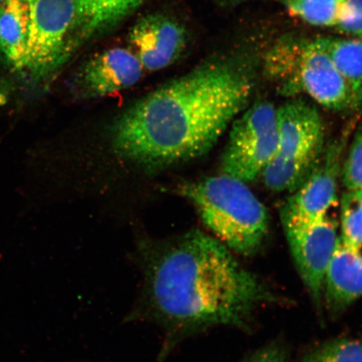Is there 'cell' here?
I'll return each mask as SVG.
<instances>
[{"instance_id": "obj_22", "label": "cell", "mask_w": 362, "mask_h": 362, "mask_svg": "<svg viewBox=\"0 0 362 362\" xmlns=\"http://www.w3.org/2000/svg\"><path fill=\"white\" fill-rule=\"evenodd\" d=\"M243 362H288V355L282 345L274 343L253 353Z\"/></svg>"}, {"instance_id": "obj_7", "label": "cell", "mask_w": 362, "mask_h": 362, "mask_svg": "<svg viewBox=\"0 0 362 362\" xmlns=\"http://www.w3.org/2000/svg\"><path fill=\"white\" fill-rule=\"evenodd\" d=\"M342 149L339 144L330 148L323 162L292 192L281 211L284 229L310 226L329 215L337 199Z\"/></svg>"}, {"instance_id": "obj_15", "label": "cell", "mask_w": 362, "mask_h": 362, "mask_svg": "<svg viewBox=\"0 0 362 362\" xmlns=\"http://www.w3.org/2000/svg\"><path fill=\"white\" fill-rule=\"evenodd\" d=\"M332 59L357 104L362 107V40L351 37L315 38Z\"/></svg>"}, {"instance_id": "obj_11", "label": "cell", "mask_w": 362, "mask_h": 362, "mask_svg": "<svg viewBox=\"0 0 362 362\" xmlns=\"http://www.w3.org/2000/svg\"><path fill=\"white\" fill-rule=\"evenodd\" d=\"M278 151L276 156L296 158L322 151L325 129L313 104L293 98L277 107Z\"/></svg>"}, {"instance_id": "obj_17", "label": "cell", "mask_w": 362, "mask_h": 362, "mask_svg": "<svg viewBox=\"0 0 362 362\" xmlns=\"http://www.w3.org/2000/svg\"><path fill=\"white\" fill-rule=\"evenodd\" d=\"M288 13L307 24L337 29L345 15V1L281 0Z\"/></svg>"}, {"instance_id": "obj_12", "label": "cell", "mask_w": 362, "mask_h": 362, "mask_svg": "<svg viewBox=\"0 0 362 362\" xmlns=\"http://www.w3.org/2000/svg\"><path fill=\"white\" fill-rule=\"evenodd\" d=\"M362 297V255L341 240L325 276L323 301L339 313Z\"/></svg>"}, {"instance_id": "obj_20", "label": "cell", "mask_w": 362, "mask_h": 362, "mask_svg": "<svg viewBox=\"0 0 362 362\" xmlns=\"http://www.w3.org/2000/svg\"><path fill=\"white\" fill-rule=\"evenodd\" d=\"M339 177L346 191H362V126L351 140Z\"/></svg>"}, {"instance_id": "obj_16", "label": "cell", "mask_w": 362, "mask_h": 362, "mask_svg": "<svg viewBox=\"0 0 362 362\" xmlns=\"http://www.w3.org/2000/svg\"><path fill=\"white\" fill-rule=\"evenodd\" d=\"M320 153L296 158L274 156L261 175L266 187L274 192H293L318 165Z\"/></svg>"}, {"instance_id": "obj_1", "label": "cell", "mask_w": 362, "mask_h": 362, "mask_svg": "<svg viewBox=\"0 0 362 362\" xmlns=\"http://www.w3.org/2000/svg\"><path fill=\"white\" fill-rule=\"evenodd\" d=\"M137 257L141 292L130 317L162 329V356L216 325L241 327L257 307L273 298L228 247L199 230L142 240Z\"/></svg>"}, {"instance_id": "obj_9", "label": "cell", "mask_w": 362, "mask_h": 362, "mask_svg": "<svg viewBox=\"0 0 362 362\" xmlns=\"http://www.w3.org/2000/svg\"><path fill=\"white\" fill-rule=\"evenodd\" d=\"M144 68L133 51L107 49L90 58L71 81L72 94L81 100L110 96L134 87L142 78Z\"/></svg>"}, {"instance_id": "obj_10", "label": "cell", "mask_w": 362, "mask_h": 362, "mask_svg": "<svg viewBox=\"0 0 362 362\" xmlns=\"http://www.w3.org/2000/svg\"><path fill=\"white\" fill-rule=\"evenodd\" d=\"M129 42L144 70L165 69L178 60L187 42L185 27L171 17L151 13L131 29Z\"/></svg>"}, {"instance_id": "obj_21", "label": "cell", "mask_w": 362, "mask_h": 362, "mask_svg": "<svg viewBox=\"0 0 362 362\" xmlns=\"http://www.w3.org/2000/svg\"><path fill=\"white\" fill-rule=\"evenodd\" d=\"M337 30L347 37L362 40V0H346L345 16Z\"/></svg>"}, {"instance_id": "obj_24", "label": "cell", "mask_w": 362, "mask_h": 362, "mask_svg": "<svg viewBox=\"0 0 362 362\" xmlns=\"http://www.w3.org/2000/svg\"><path fill=\"white\" fill-rule=\"evenodd\" d=\"M3 1H4V0H0V3H1V2H3Z\"/></svg>"}, {"instance_id": "obj_23", "label": "cell", "mask_w": 362, "mask_h": 362, "mask_svg": "<svg viewBox=\"0 0 362 362\" xmlns=\"http://www.w3.org/2000/svg\"><path fill=\"white\" fill-rule=\"evenodd\" d=\"M324 1L343 2L345 1V0H324Z\"/></svg>"}, {"instance_id": "obj_18", "label": "cell", "mask_w": 362, "mask_h": 362, "mask_svg": "<svg viewBox=\"0 0 362 362\" xmlns=\"http://www.w3.org/2000/svg\"><path fill=\"white\" fill-rule=\"evenodd\" d=\"M341 236L344 245L360 251L362 247V191H346L341 202Z\"/></svg>"}, {"instance_id": "obj_4", "label": "cell", "mask_w": 362, "mask_h": 362, "mask_svg": "<svg viewBox=\"0 0 362 362\" xmlns=\"http://www.w3.org/2000/svg\"><path fill=\"white\" fill-rule=\"evenodd\" d=\"M264 70L283 96H305L334 112L360 107L332 59L315 39L282 36L266 53Z\"/></svg>"}, {"instance_id": "obj_5", "label": "cell", "mask_w": 362, "mask_h": 362, "mask_svg": "<svg viewBox=\"0 0 362 362\" xmlns=\"http://www.w3.org/2000/svg\"><path fill=\"white\" fill-rule=\"evenodd\" d=\"M25 1L30 23L23 78L43 83L83 42L79 22L71 0Z\"/></svg>"}, {"instance_id": "obj_2", "label": "cell", "mask_w": 362, "mask_h": 362, "mask_svg": "<svg viewBox=\"0 0 362 362\" xmlns=\"http://www.w3.org/2000/svg\"><path fill=\"white\" fill-rule=\"evenodd\" d=\"M255 81L242 62L202 63L127 107L110 129L115 155L147 170L206 155L249 105Z\"/></svg>"}, {"instance_id": "obj_14", "label": "cell", "mask_w": 362, "mask_h": 362, "mask_svg": "<svg viewBox=\"0 0 362 362\" xmlns=\"http://www.w3.org/2000/svg\"><path fill=\"white\" fill-rule=\"evenodd\" d=\"M83 42L115 28L149 0H71Z\"/></svg>"}, {"instance_id": "obj_13", "label": "cell", "mask_w": 362, "mask_h": 362, "mask_svg": "<svg viewBox=\"0 0 362 362\" xmlns=\"http://www.w3.org/2000/svg\"><path fill=\"white\" fill-rule=\"evenodd\" d=\"M29 8L25 0L0 3V55L8 67L24 74L29 37Z\"/></svg>"}, {"instance_id": "obj_19", "label": "cell", "mask_w": 362, "mask_h": 362, "mask_svg": "<svg viewBox=\"0 0 362 362\" xmlns=\"http://www.w3.org/2000/svg\"><path fill=\"white\" fill-rule=\"evenodd\" d=\"M302 362H362V341L341 338L323 344Z\"/></svg>"}, {"instance_id": "obj_25", "label": "cell", "mask_w": 362, "mask_h": 362, "mask_svg": "<svg viewBox=\"0 0 362 362\" xmlns=\"http://www.w3.org/2000/svg\"><path fill=\"white\" fill-rule=\"evenodd\" d=\"M226 1H230V0H226Z\"/></svg>"}, {"instance_id": "obj_8", "label": "cell", "mask_w": 362, "mask_h": 362, "mask_svg": "<svg viewBox=\"0 0 362 362\" xmlns=\"http://www.w3.org/2000/svg\"><path fill=\"white\" fill-rule=\"evenodd\" d=\"M284 230L303 283L320 309L325 276L339 239L337 221L327 215L314 224Z\"/></svg>"}, {"instance_id": "obj_3", "label": "cell", "mask_w": 362, "mask_h": 362, "mask_svg": "<svg viewBox=\"0 0 362 362\" xmlns=\"http://www.w3.org/2000/svg\"><path fill=\"white\" fill-rule=\"evenodd\" d=\"M179 194L230 251L250 256L259 250L269 233V216L248 184L221 173L181 185Z\"/></svg>"}, {"instance_id": "obj_6", "label": "cell", "mask_w": 362, "mask_h": 362, "mask_svg": "<svg viewBox=\"0 0 362 362\" xmlns=\"http://www.w3.org/2000/svg\"><path fill=\"white\" fill-rule=\"evenodd\" d=\"M277 107L269 102L248 105L229 128L221 173L251 183L260 177L278 151Z\"/></svg>"}]
</instances>
